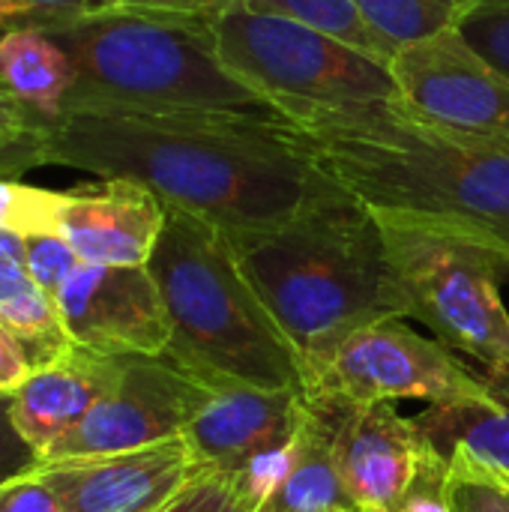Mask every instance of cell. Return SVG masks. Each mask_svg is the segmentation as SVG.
I'll return each mask as SVG.
<instances>
[{
    "label": "cell",
    "mask_w": 509,
    "mask_h": 512,
    "mask_svg": "<svg viewBox=\"0 0 509 512\" xmlns=\"http://www.w3.org/2000/svg\"><path fill=\"white\" fill-rule=\"evenodd\" d=\"M39 165L141 183L165 207L219 228L231 246L336 189L294 123L243 114L63 111L42 123Z\"/></svg>",
    "instance_id": "obj_1"
},
{
    "label": "cell",
    "mask_w": 509,
    "mask_h": 512,
    "mask_svg": "<svg viewBox=\"0 0 509 512\" xmlns=\"http://www.w3.org/2000/svg\"><path fill=\"white\" fill-rule=\"evenodd\" d=\"M315 168L378 222L456 234L509 267V147L417 111L297 126Z\"/></svg>",
    "instance_id": "obj_2"
},
{
    "label": "cell",
    "mask_w": 509,
    "mask_h": 512,
    "mask_svg": "<svg viewBox=\"0 0 509 512\" xmlns=\"http://www.w3.org/2000/svg\"><path fill=\"white\" fill-rule=\"evenodd\" d=\"M309 372H318L363 327L408 318L384 246L381 222L339 186L285 225L234 246Z\"/></svg>",
    "instance_id": "obj_3"
},
{
    "label": "cell",
    "mask_w": 509,
    "mask_h": 512,
    "mask_svg": "<svg viewBox=\"0 0 509 512\" xmlns=\"http://www.w3.org/2000/svg\"><path fill=\"white\" fill-rule=\"evenodd\" d=\"M48 33L75 63V87L63 111L288 120L222 63L216 18L96 9Z\"/></svg>",
    "instance_id": "obj_4"
},
{
    "label": "cell",
    "mask_w": 509,
    "mask_h": 512,
    "mask_svg": "<svg viewBox=\"0 0 509 512\" xmlns=\"http://www.w3.org/2000/svg\"><path fill=\"white\" fill-rule=\"evenodd\" d=\"M147 270L171 318V345L162 357L198 384L240 381L309 396L300 351L246 279L219 228L180 207H165Z\"/></svg>",
    "instance_id": "obj_5"
},
{
    "label": "cell",
    "mask_w": 509,
    "mask_h": 512,
    "mask_svg": "<svg viewBox=\"0 0 509 512\" xmlns=\"http://www.w3.org/2000/svg\"><path fill=\"white\" fill-rule=\"evenodd\" d=\"M216 45L222 63L294 126L408 105L390 63L291 18L228 9L216 18Z\"/></svg>",
    "instance_id": "obj_6"
},
{
    "label": "cell",
    "mask_w": 509,
    "mask_h": 512,
    "mask_svg": "<svg viewBox=\"0 0 509 512\" xmlns=\"http://www.w3.org/2000/svg\"><path fill=\"white\" fill-rule=\"evenodd\" d=\"M387 261L411 321L486 372H509V312L501 282L509 267L456 234L381 222Z\"/></svg>",
    "instance_id": "obj_7"
},
{
    "label": "cell",
    "mask_w": 509,
    "mask_h": 512,
    "mask_svg": "<svg viewBox=\"0 0 509 512\" xmlns=\"http://www.w3.org/2000/svg\"><path fill=\"white\" fill-rule=\"evenodd\" d=\"M399 399L429 405L492 402L498 390L486 375H474L456 351L396 318L354 333L318 372L309 393L315 408Z\"/></svg>",
    "instance_id": "obj_8"
},
{
    "label": "cell",
    "mask_w": 509,
    "mask_h": 512,
    "mask_svg": "<svg viewBox=\"0 0 509 512\" xmlns=\"http://www.w3.org/2000/svg\"><path fill=\"white\" fill-rule=\"evenodd\" d=\"M201 396L204 387L168 357H123L120 384L72 432L54 441L39 465L132 453L180 438Z\"/></svg>",
    "instance_id": "obj_9"
},
{
    "label": "cell",
    "mask_w": 509,
    "mask_h": 512,
    "mask_svg": "<svg viewBox=\"0 0 509 512\" xmlns=\"http://www.w3.org/2000/svg\"><path fill=\"white\" fill-rule=\"evenodd\" d=\"M390 69L408 108L420 117L509 147V78L459 30L399 48Z\"/></svg>",
    "instance_id": "obj_10"
},
{
    "label": "cell",
    "mask_w": 509,
    "mask_h": 512,
    "mask_svg": "<svg viewBox=\"0 0 509 512\" xmlns=\"http://www.w3.org/2000/svg\"><path fill=\"white\" fill-rule=\"evenodd\" d=\"M201 387V405L180 438L207 471L279 468L312 414L300 390H261L240 381Z\"/></svg>",
    "instance_id": "obj_11"
},
{
    "label": "cell",
    "mask_w": 509,
    "mask_h": 512,
    "mask_svg": "<svg viewBox=\"0 0 509 512\" xmlns=\"http://www.w3.org/2000/svg\"><path fill=\"white\" fill-rule=\"evenodd\" d=\"M72 345L105 357H162L171 318L147 267L81 264L54 297Z\"/></svg>",
    "instance_id": "obj_12"
},
{
    "label": "cell",
    "mask_w": 509,
    "mask_h": 512,
    "mask_svg": "<svg viewBox=\"0 0 509 512\" xmlns=\"http://www.w3.org/2000/svg\"><path fill=\"white\" fill-rule=\"evenodd\" d=\"M36 474L63 512H168L207 468L183 438H171L132 453L42 462Z\"/></svg>",
    "instance_id": "obj_13"
},
{
    "label": "cell",
    "mask_w": 509,
    "mask_h": 512,
    "mask_svg": "<svg viewBox=\"0 0 509 512\" xmlns=\"http://www.w3.org/2000/svg\"><path fill=\"white\" fill-rule=\"evenodd\" d=\"M324 411L333 414L336 468L354 507L360 512H399L429 447L414 420L402 417L396 402Z\"/></svg>",
    "instance_id": "obj_14"
},
{
    "label": "cell",
    "mask_w": 509,
    "mask_h": 512,
    "mask_svg": "<svg viewBox=\"0 0 509 512\" xmlns=\"http://www.w3.org/2000/svg\"><path fill=\"white\" fill-rule=\"evenodd\" d=\"M165 225V204L132 180L81 183L60 198L57 234L81 264L147 267Z\"/></svg>",
    "instance_id": "obj_15"
},
{
    "label": "cell",
    "mask_w": 509,
    "mask_h": 512,
    "mask_svg": "<svg viewBox=\"0 0 509 512\" xmlns=\"http://www.w3.org/2000/svg\"><path fill=\"white\" fill-rule=\"evenodd\" d=\"M120 375L123 357H105L72 345L54 363L33 369L9 396L15 432L42 456L120 384Z\"/></svg>",
    "instance_id": "obj_16"
},
{
    "label": "cell",
    "mask_w": 509,
    "mask_h": 512,
    "mask_svg": "<svg viewBox=\"0 0 509 512\" xmlns=\"http://www.w3.org/2000/svg\"><path fill=\"white\" fill-rule=\"evenodd\" d=\"M258 512H360L348 498L336 468L330 411L312 408Z\"/></svg>",
    "instance_id": "obj_17"
},
{
    "label": "cell",
    "mask_w": 509,
    "mask_h": 512,
    "mask_svg": "<svg viewBox=\"0 0 509 512\" xmlns=\"http://www.w3.org/2000/svg\"><path fill=\"white\" fill-rule=\"evenodd\" d=\"M0 324L27 348L33 369L63 357L72 342L63 330L57 303L30 279L24 237L0 228Z\"/></svg>",
    "instance_id": "obj_18"
},
{
    "label": "cell",
    "mask_w": 509,
    "mask_h": 512,
    "mask_svg": "<svg viewBox=\"0 0 509 512\" xmlns=\"http://www.w3.org/2000/svg\"><path fill=\"white\" fill-rule=\"evenodd\" d=\"M0 84L33 114L57 117L75 87V63L48 30H9L0 36Z\"/></svg>",
    "instance_id": "obj_19"
},
{
    "label": "cell",
    "mask_w": 509,
    "mask_h": 512,
    "mask_svg": "<svg viewBox=\"0 0 509 512\" xmlns=\"http://www.w3.org/2000/svg\"><path fill=\"white\" fill-rule=\"evenodd\" d=\"M486 378L495 384L498 399L429 405L414 417V426L444 459H450L456 447H465L509 474V372H486Z\"/></svg>",
    "instance_id": "obj_20"
},
{
    "label": "cell",
    "mask_w": 509,
    "mask_h": 512,
    "mask_svg": "<svg viewBox=\"0 0 509 512\" xmlns=\"http://www.w3.org/2000/svg\"><path fill=\"white\" fill-rule=\"evenodd\" d=\"M372 30L393 51L456 30L483 0H357Z\"/></svg>",
    "instance_id": "obj_21"
},
{
    "label": "cell",
    "mask_w": 509,
    "mask_h": 512,
    "mask_svg": "<svg viewBox=\"0 0 509 512\" xmlns=\"http://www.w3.org/2000/svg\"><path fill=\"white\" fill-rule=\"evenodd\" d=\"M240 6L249 12L300 21V24H306L318 33H327L381 63H393V51L372 30V24L366 21L357 0H243Z\"/></svg>",
    "instance_id": "obj_22"
},
{
    "label": "cell",
    "mask_w": 509,
    "mask_h": 512,
    "mask_svg": "<svg viewBox=\"0 0 509 512\" xmlns=\"http://www.w3.org/2000/svg\"><path fill=\"white\" fill-rule=\"evenodd\" d=\"M282 465L264 471H207L168 512H258Z\"/></svg>",
    "instance_id": "obj_23"
},
{
    "label": "cell",
    "mask_w": 509,
    "mask_h": 512,
    "mask_svg": "<svg viewBox=\"0 0 509 512\" xmlns=\"http://www.w3.org/2000/svg\"><path fill=\"white\" fill-rule=\"evenodd\" d=\"M450 512H509V474L456 447L447 471Z\"/></svg>",
    "instance_id": "obj_24"
},
{
    "label": "cell",
    "mask_w": 509,
    "mask_h": 512,
    "mask_svg": "<svg viewBox=\"0 0 509 512\" xmlns=\"http://www.w3.org/2000/svg\"><path fill=\"white\" fill-rule=\"evenodd\" d=\"M63 192L27 186L15 177H0V228L30 237V234H57Z\"/></svg>",
    "instance_id": "obj_25"
},
{
    "label": "cell",
    "mask_w": 509,
    "mask_h": 512,
    "mask_svg": "<svg viewBox=\"0 0 509 512\" xmlns=\"http://www.w3.org/2000/svg\"><path fill=\"white\" fill-rule=\"evenodd\" d=\"M48 117L33 114L0 84V177H15L39 165V132Z\"/></svg>",
    "instance_id": "obj_26"
},
{
    "label": "cell",
    "mask_w": 509,
    "mask_h": 512,
    "mask_svg": "<svg viewBox=\"0 0 509 512\" xmlns=\"http://www.w3.org/2000/svg\"><path fill=\"white\" fill-rule=\"evenodd\" d=\"M456 30L509 78V0H483Z\"/></svg>",
    "instance_id": "obj_27"
},
{
    "label": "cell",
    "mask_w": 509,
    "mask_h": 512,
    "mask_svg": "<svg viewBox=\"0 0 509 512\" xmlns=\"http://www.w3.org/2000/svg\"><path fill=\"white\" fill-rule=\"evenodd\" d=\"M24 261L30 279L54 300L66 279L81 267V258L60 234H30L24 237Z\"/></svg>",
    "instance_id": "obj_28"
},
{
    "label": "cell",
    "mask_w": 509,
    "mask_h": 512,
    "mask_svg": "<svg viewBox=\"0 0 509 512\" xmlns=\"http://www.w3.org/2000/svg\"><path fill=\"white\" fill-rule=\"evenodd\" d=\"M447 471H450V459H444L429 444L399 512H450V504H447Z\"/></svg>",
    "instance_id": "obj_29"
},
{
    "label": "cell",
    "mask_w": 509,
    "mask_h": 512,
    "mask_svg": "<svg viewBox=\"0 0 509 512\" xmlns=\"http://www.w3.org/2000/svg\"><path fill=\"white\" fill-rule=\"evenodd\" d=\"M12 399L0 396V486L18 477H27L39 468V453L21 441L9 417Z\"/></svg>",
    "instance_id": "obj_30"
},
{
    "label": "cell",
    "mask_w": 509,
    "mask_h": 512,
    "mask_svg": "<svg viewBox=\"0 0 509 512\" xmlns=\"http://www.w3.org/2000/svg\"><path fill=\"white\" fill-rule=\"evenodd\" d=\"M0 512H63L60 498L33 471L0 486Z\"/></svg>",
    "instance_id": "obj_31"
},
{
    "label": "cell",
    "mask_w": 509,
    "mask_h": 512,
    "mask_svg": "<svg viewBox=\"0 0 509 512\" xmlns=\"http://www.w3.org/2000/svg\"><path fill=\"white\" fill-rule=\"evenodd\" d=\"M240 3L243 0H99V9H144V12L219 18L228 9H237Z\"/></svg>",
    "instance_id": "obj_32"
},
{
    "label": "cell",
    "mask_w": 509,
    "mask_h": 512,
    "mask_svg": "<svg viewBox=\"0 0 509 512\" xmlns=\"http://www.w3.org/2000/svg\"><path fill=\"white\" fill-rule=\"evenodd\" d=\"M30 372H33V360L27 348L18 342L15 333H9L0 324V396H12L27 381Z\"/></svg>",
    "instance_id": "obj_33"
},
{
    "label": "cell",
    "mask_w": 509,
    "mask_h": 512,
    "mask_svg": "<svg viewBox=\"0 0 509 512\" xmlns=\"http://www.w3.org/2000/svg\"><path fill=\"white\" fill-rule=\"evenodd\" d=\"M30 6H33V27L54 30L96 12L99 0H30Z\"/></svg>",
    "instance_id": "obj_34"
},
{
    "label": "cell",
    "mask_w": 509,
    "mask_h": 512,
    "mask_svg": "<svg viewBox=\"0 0 509 512\" xmlns=\"http://www.w3.org/2000/svg\"><path fill=\"white\" fill-rule=\"evenodd\" d=\"M21 27H33L30 0H0V36Z\"/></svg>",
    "instance_id": "obj_35"
}]
</instances>
